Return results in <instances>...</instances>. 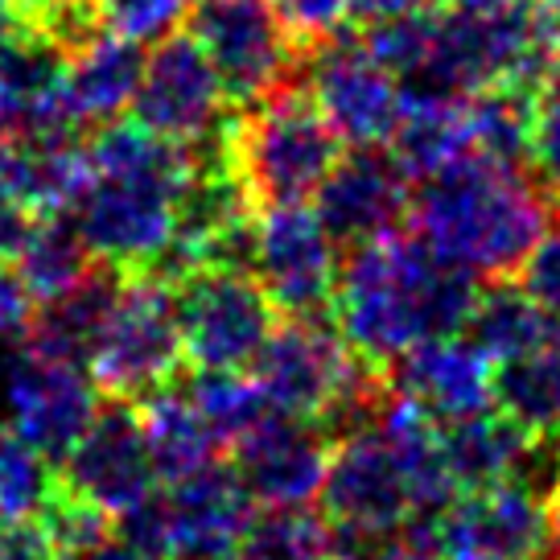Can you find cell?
Segmentation results:
<instances>
[{
  "label": "cell",
  "instance_id": "obj_1",
  "mask_svg": "<svg viewBox=\"0 0 560 560\" xmlns=\"http://www.w3.org/2000/svg\"><path fill=\"white\" fill-rule=\"evenodd\" d=\"M470 268L441 260L420 235L392 231L350 247L334 289V322L354 354L392 368L404 350L466 330L478 301Z\"/></svg>",
  "mask_w": 560,
  "mask_h": 560
},
{
  "label": "cell",
  "instance_id": "obj_2",
  "mask_svg": "<svg viewBox=\"0 0 560 560\" xmlns=\"http://www.w3.org/2000/svg\"><path fill=\"white\" fill-rule=\"evenodd\" d=\"M408 214L441 260L470 268L474 277L511 280L548 235L552 202L524 170L466 153L420 182Z\"/></svg>",
  "mask_w": 560,
  "mask_h": 560
},
{
  "label": "cell",
  "instance_id": "obj_3",
  "mask_svg": "<svg viewBox=\"0 0 560 560\" xmlns=\"http://www.w3.org/2000/svg\"><path fill=\"white\" fill-rule=\"evenodd\" d=\"M194 174L190 144H165L158 158L137 165L91 170V186L74 202L79 231L95 260L120 272H153L174 247L182 194Z\"/></svg>",
  "mask_w": 560,
  "mask_h": 560
},
{
  "label": "cell",
  "instance_id": "obj_4",
  "mask_svg": "<svg viewBox=\"0 0 560 560\" xmlns=\"http://www.w3.org/2000/svg\"><path fill=\"white\" fill-rule=\"evenodd\" d=\"M231 165L256 207L305 202L342 158V137L314 91L284 83L231 116Z\"/></svg>",
  "mask_w": 560,
  "mask_h": 560
},
{
  "label": "cell",
  "instance_id": "obj_5",
  "mask_svg": "<svg viewBox=\"0 0 560 560\" xmlns=\"http://www.w3.org/2000/svg\"><path fill=\"white\" fill-rule=\"evenodd\" d=\"M186 342L177 322L174 280L158 272H132L107 317V330L91 354V375L112 400H144L182 375Z\"/></svg>",
  "mask_w": 560,
  "mask_h": 560
},
{
  "label": "cell",
  "instance_id": "obj_6",
  "mask_svg": "<svg viewBox=\"0 0 560 560\" xmlns=\"http://www.w3.org/2000/svg\"><path fill=\"white\" fill-rule=\"evenodd\" d=\"M182 342L194 368L244 371L272 338L280 310L240 268H194L174 284Z\"/></svg>",
  "mask_w": 560,
  "mask_h": 560
},
{
  "label": "cell",
  "instance_id": "obj_7",
  "mask_svg": "<svg viewBox=\"0 0 560 560\" xmlns=\"http://www.w3.org/2000/svg\"><path fill=\"white\" fill-rule=\"evenodd\" d=\"M186 30L210 54L231 107H247L284 83H298L293 74L305 54L268 0H194Z\"/></svg>",
  "mask_w": 560,
  "mask_h": 560
},
{
  "label": "cell",
  "instance_id": "obj_8",
  "mask_svg": "<svg viewBox=\"0 0 560 560\" xmlns=\"http://www.w3.org/2000/svg\"><path fill=\"white\" fill-rule=\"evenodd\" d=\"M132 107L144 128L174 144H202L231 124L228 88L190 30H174L153 46V54H144Z\"/></svg>",
  "mask_w": 560,
  "mask_h": 560
},
{
  "label": "cell",
  "instance_id": "obj_9",
  "mask_svg": "<svg viewBox=\"0 0 560 560\" xmlns=\"http://www.w3.org/2000/svg\"><path fill=\"white\" fill-rule=\"evenodd\" d=\"M338 240L305 202L260 207L252 277L284 317H322L338 289Z\"/></svg>",
  "mask_w": 560,
  "mask_h": 560
},
{
  "label": "cell",
  "instance_id": "obj_10",
  "mask_svg": "<svg viewBox=\"0 0 560 560\" xmlns=\"http://www.w3.org/2000/svg\"><path fill=\"white\" fill-rule=\"evenodd\" d=\"M540 37V9H462L450 4L438 25V50L424 74L400 88H441L454 95H478L503 88L520 58Z\"/></svg>",
  "mask_w": 560,
  "mask_h": 560
},
{
  "label": "cell",
  "instance_id": "obj_11",
  "mask_svg": "<svg viewBox=\"0 0 560 560\" xmlns=\"http://www.w3.org/2000/svg\"><path fill=\"white\" fill-rule=\"evenodd\" d=\"M100 400L104 396L91 368L58 354H42L25 342L4 368V404H9L13 429L25 441H34L54 466H62V457L91 429L95 412L104 408Z\"/></svg>",
  "mask_w": 560,
  "mask_h": 560
},
{
  "label": "cell",
  "instance_id": "obj_12",
  "mask_svg": "<svg viewBox=\"0 0 560 560\" xmlns=\"http://www.w3.org/2000/svg\"><path fill=\"white\" fill-rule=\"evenodd\" d=\"M58 487L116 520L158 490V466L149 454L137 404L107 396V404L91 420V429L62 457Z\"/></svg>",
  "mask_w": 560,
  "mask_h": 560
},
{
  "label": "cell",
  "instance_id": "obj_13",
  "mask_svg": "<svg viewBox=\"0 0 560 560\" xmlns=\"http://www.w3.org/2000/svg\"><path fill=\"white\" fill-rule=\"evenodd\" d=\"M354 368L359 354L322 317L280 314L272 338L252 359V380L260 384L272 412L317 420L354 375Z\"/></svg>",
  "mask_w": 560,
  "mask_h": 560
},
{
  "label": "cell",
  "instance_id": "obj_14",
  "mask_svg": "<svg viewBox=\"0 0 560 560\" xmlns=\"http://www.w3.org/2000/svg\"><path fill=\"white\" fill-rule=\"evenodd\" d=\"M314 198L338 247H363L400 231L412 210V177L387 144H350Z\"/></svg>",
  "mask_w": 560,
  "mask_h": 560
},
{
  "label": "cell",
  "instance_id": "obj_15",
  "mask_svg": "<svg viewBox=\"0 0 560 560\" xmlns=\"http://www.w3.org/2000/svg\"><path fill=\"white\" fill-rule=\"evenodd\" d=\"M441 560H520L548 544V503L524 482L457 490L433 515Z\"/></svg>",
  "mask_w": 560,
  "mask_h": 560
},
{
  "label": "cell",
  "instance_id": "obj_16",
  "mask_svg": "<svg viewBox=\"0 0 560 560\" xmlns=\"http://www.w3.org/2000/svg\"><path fill=\"white\" fill-rule=\"evenodd\" d=\"M310 91L326 120L338 128L342 144H384L396 132L404 107L400 79L387 74L363 37L350 30L322 42L310 58Z\"/></svg>",
  "mask_w": 560,
  "mask_h": 560
},
{
  "label": "cell",
  "instance_id": "obj_17",
  "mask_svg": "<svg viewBox=\"0 0 560 560\" xmlns=\"http://www.w3.org/2000/svg\"><path fill=\"white\" fill-rule=\"evenodd\" d=\"M334 441L310 417L268 412L235 441V470L260 508H310L322 499Z\"/></svg>",
  "mask_w": 560,
  "mask_h": 560
},
{
  "label": "cell",
  "instance_id": "obj_18",
  "mask_svg": "<svg viewBox=\"0 0 560 560\" xmlns=\"http://www.w3.org/2000/svg\"><path fill=\"white\" fill-rule=\"evenodd\" d=\"M322 508L338 532H392L420 515L400 457L380 429L334 441Z\"/></svg>",
  "mask_w": 560,
  "mask_h": 560
},
{
  "label": "cell",
  "instance_id": "obj_19",
  "mask_svg": "<svg viewBox=\"0 0 560 560\" xmlns=\"http://www.w3.org/2000/svg\"><path fill=\"white\" fill-rule=\"evenodd\" d=\"M387 380L441 424L494 408V359L478 342H462L457 334L404 350L387 368Z\"/></svg>",
  "mask_w": 560,
  "mask_h": 560
},
{
  "label": "cell",
  "instance_id": "obj_20",
  "mask_svg": "<svg viewBox=\"0 0 560 560\" xmlns=\"http://www.w3.org/2000/svg\"><path fill=\"white\" fill-rule=\"evenodd\" d=\"M174 560H231L256 520V499L235 466L210 462L170 482L165 494Z\"/></svg>",
  "mask_w": 560,
  "mask_h": 560
},
{
  "label": "cell",
  "instance_id": "obj_21",
  "mask_svg": "<svg viewBox=\"0 0 560 560\" xmlns=\"http://www.w3.org/2000/svg\"><path fill=\"white\" fill-rule=\"evenodd\" d=\"M91 186L88 140L74 132H9L0 149V190L34 214L74 210Z\"/></svg>",
  "mask_w": 560,
  "mask_h": 560
},
{
  "label": "cell",
  "instance_id": "obj_22",
  "mask_svg": "<svg viewBox=\"0 0 560 560\" xmlns=\"http://www.w3.org/2000/svg\"><path fill=\"white\" fill-rule=\"evenodd\" d=\"M124 280H128V272H120L116 264L100 260L79 284L62 289L58 298L37 301L34 317H30V330L21 334L25 347L88 368L107 330V317H112V310H116V301L124 293Z\"/></svg>",
  "mask_w": 560,
  "mask_h": 560
},
{
  "label": "cell",
  "instance_id": "obj_23",
  "mask_svg": "<svg viewBox=\"0 0 560 560\" xmlns=\"http://www.w3.org/2000/svg\"><path fill=\"white\" fill-rule=\"evenodd\" d=\"M404 107L387 149L400 158L412 182L441 174L470 149V100L441 88H400Z\"/></svg>",
  "mask_w": 560,
  "mask_h": 560
},
{
  "label": "cell",
  "instance_id": "obj_24",
  "mask_svg": "<svg viewBox=\"0 0 560 560\" xmlns=\"http://www.w3.org/2000/svg\"><path fill=\"white\" fill-rule=\"evenodd\" d=\"M140 74H144V50L140 42L104 30L67 58V100L79 128L83 124H112L137 100Z\"/></svg>",
  "mask_w": 560,
  "mask_h": 560
},
{
  "label": "cell",
  "instance_id": "obj_25",
  "mask_svg": "<svg viewBox=\"0 0 560 560\" xmlns=\"http://www.w3.org/2000/svg\"><path fill=\"white\" fill-rule=\"evenodd\" d=\"M140 420H144V441H149L158 478L165 482H177V478L219 462L223 441L198 412V404L190 400L182 380H170L165 387L149 392L140 400Z\"/></svg>",
  "mask_w": 560,
  "mask_h": 560
},
{
  "label": "cell",
  "instance_id": "obj_26",
  "mask_svg": "<svg viewBox=\"0 0 560 560\" xmlns=\"http://www.w3.org/2000/svg\"><path fill=\"white\" fill-rule=\"evenodd\" d=\"M441 438H445V462L457 490H478L511 482L536 433L508 417L503 408H487L478 417L441 424Z\"/></svg>",
  "mask_w": 560,
  "mask_h": 560
},
{
  "label": "cell",
  "instance_id": "obj_27",
  "mask_svg": "<svg viewBox=\"0 0 560 560\" xmlns=\"http://www.w3.org/2000/svg\"><path fill=\"white\" fill-rule=\"evenodd\" d=\"M466 330H470V342H478L494 363L532 354L560 338L557 322L527 298L524 284H511V280H490L478 293Z\"/></svg>",
  "mask_w": 560,
  "mask_h": 560
},
{
  "label": "cell",
  "instance_id": "obj_28",
  "mask_svg": "<svg viewBox=\"0 0 560 560\" xmlns=\"http://www.w3.org/2000/svg\"><path fill=\"white\" fill-rule=\"evenodd\" d=\"M18 277L25 280V289L34 293V301L58 298L62 289L79 284L95 268V252L79 231L74 210H54V214H37L30 240L18 256Z\"/></svg>",
  "mask_w": 560,
  "mask_h": 560
},
{
  "label": "cell",
  "instance_id": "obj_29",
  "mask_svg": "<svg viewBox=\"0 0 560 560\" xmlns=\"http://www.w3.org/2000/svg\"><path fill=\"white\" fill-rule=\"evenodd\" d=\"M494 408L532 433L560 429V338L532 354L494 363Z\"/></svg>",
  "mask_w": 560,
  "mask_h": 560
},
{
  "label": "cell",
  "instance_id": "obj_30",
  "mask_svg": "<svg viewBox=\"0 0 560 560\" xmlns=\"http://www.w3.org/2000/svg\"><path fill=\"white\" fill-rule=\"evenodd\" d=\"M532 104L536 95L515 88H487L470 95V149L503 170L532 165Z\"/></svg>",
  "mask_w": 560,
  "mask_h": 560
},
{
  "label": "cell",
  "instance_id": "obj_31",
  "mask_svg": "<svg viewBox=\"0 0 560 560\" xmlns=\"http://www.w3.org/2000/svg\"><path fill=\"white\" fill-rule=\"evenodd\" d=\"M231 560H334V527L310 508H268Z\"/></svg>",
  "mask_w": 560,
  "mask_h": 560
},
{
  "label": "cell",
  "instance_id": "obj_32",
  "mask_svg": "<svg viewBox=\"0 0 560 560\" xmlns=\"http://www.w3.org/2000/svg\"><path fill=\"white\" fill-rule=\"evenodd\" d=\"M182 387L190 392V400L198 404V412L207 417V424L219 433L223 445H235L247 429L260 417L272 412V404L264 400V392L256 380H244L240 371H207L198 368L194 375H177Z\"/></svg>",
  "mask_w": 560,
  "mask_h": 560
},
{
  "label": "cell",
  "instance_id": "obj_33",
  "mask_svg": "<svg viewBox=\"0 0 560 560\" xmlns=\"http://www.w3.org/2000/svg\"><path fill=\"white\" fill-rule=\"evenodd\" d=\"M58 494L54 462L9 424L0 429V520H42Z\"/></svg>",
  "mask_w": 560,
  "mask_h": 560
},
{
  "label": "cell",
  "instance_id": "obj_34",
  "mask_svg": "<svg viewBox=\"0 0 560 560\" xmlns=\"http://www.w3.org/2000/svg\"><path fill=\"white\" fill-rule=\"evenodd\" d=\"M438 25L441 13L438 9H408V13H396V18L371 21L363 30V46L371 50V58L396 74L400 83L417 79L429 70L433 62V50H438Z\"/></svg>",
  "mask_w": 560,
  "mask_h": 560
},
{
  "label": "cell",
  "instance_id": "obj_35",
  "mask_svg": "<svg viewBox=\"0 0 560 560\" xmlns=\"http://www.w3.org/2000/svg\"><path fill=\"white\" fill-rule=\"evenodd\" d=\"M334 560H441L433 540V515H412L392 532H338Z\"/></svg>",
  "mask_w": 560,
  "mask_h": 560
},
{
  "label": "cell",
  "instance_id": "obj_36",
  "mask_svg": "<svg viewBox=\"0 0 560 560\" xmlns=\"http://www.w3.org/2000/svg\"><path fill=\"white\" fill-rule=\"evenodd\" d=\"M107 520L100 508H91L83 499H74L67 490L58 487L54 494V503L42 511V527H46V536L58 552H88L95 544L112 540V532H107Z\"/></svg>",
  "mask_w": 560,
  "mask_h": 560
},
{
  "label": "cell",
  "instance_id": "obj_37",
  "mask_svg": "<svg viewBox=\"0 0 560 560\" xmlns=\"http://www.w3.org/2000/svg\"><path fill=\"white\" fill-rule=\"evenodd\" d=\"M107 30L132 37V42H161L182 25L186 0H100Z\"/></svg>",
  "mask_w": 560,
  "mask_h": 560
},
{
  "label": "cell",
  "instance_id": "obj_38",
  "mask_svg": "<svg viewBox=\"0 0 560 560\" xmlns=\"http://www.w3.org/2000/svg\"><path fill=\"white\" fill-rule=\"evenodd\" d=\"M532 174L548 198H560V74L532 104Z\"/></svg>",
  "mask_w": 560,
  "mask_h": 560
},
{
  "label": "cell",
  "instance_id": "obj_39",
  "mask_svg": "<svg viewBox=\"0 0 560 560\" xmlns=\"http://www.w3.org/2000/svg\"><path fill=\"white\" fill-rule=\"evenodd\" d=\"M280 21L289 25L293 42L301 46V54H310L330 42L334 34H342L350 21V0H277Z\"/></svg>",
  "mask_w": 560,
  "mask_h": 560
},
{
  "label": "cell",
  "instance_id": "obj_40",
  "mask_svg": "<svg viewBox=\"0 0 560 560\" xmlns=\"http://www.w3.org/2000/svg\"><path fill=\"white\" fill-rule=\"evenodd\" d=\"M120 540L128 548H137L140 557L149 560H174V532H170V508L165 494H149L137 508H128L120 515Z\"/></svg>",
  "mask_w": 560,
  "mask_h": 560
},
{
  "label": "cell",
  "instance_id": "obj_41",
  "mask_svg": "<svg viewBox=\"0 0 560 560\" xmlns=\"http://www.w3.org/2000/svg\"><path fill=\"white\" fill-rule=\"evenodd\" d=\"M520 284L527 289V298L560 326V231L557 235H544L540 244H536V252L520 268Z\"/></svg>",
  "mask_w": 560,
  "mask_h": 560
},
{
  "label": "cell",
  "instance_id": "obj_42",
  "mask_svg": "<svg viewBox=\"0 0 560 560\" xmlns=\"http://www.w3.org/2000/svg\"><path fill=\"white\" fill-rule=\"evenodd\" d=\"M0 560H58L42 520H0Z\"/></svg>",
  "mask_w": 560,
  "mask_h": 560
},
{
  "label": "cell",
  "instance_id": "obj_43",
  "mask_svg": "<svg viewBox=\"0 0 560 560\" xmlns=\"http://www.w3.org/2000/svg\"><path fill=\"white\" fill-rule=\"evenodd\" d=\"M30 317H34V293L25 289L13 264H0V338L25 334Z\"/></svg>",
  "mask_w": 560,
  "mask_h": 560
},
{
  "label": "cell",
  "instance_id": "obj_44",
  "mask_svg": "<svg viewBox=\"0 0 560 560\" xmlns=\"http://www.w3.org/2000/svg\"><path fill=\"white\" fill-rule=\"evenodd\" d=\"M424 0H350V21H384L396 18V13H408V9H420Z\"/></svg>",
  "mask_w": 560,
  "mask_h": 560
},
{
  "label": "cell",
  "instance_id": "obj_45",
  "mask_svg": "<svg viewBox=\"0 0 560 560\" xmlns=\"http://www.w3.org/2000/svg\"><path fill=\"white\" fill-rule=\"evenodd\" d=\"M58 560H149L140 557L137 548H128L124 540H104L88 548V552H58Z\"/></svg>",
  "mask_w": 560,
  "mask_h": 560
},
{
  "label": "cell",
  "instance_id": "obj_46",
  "mask_svg": "<svg viewBox=\"0 0 560 560\" xmlns=\"http://www.w3.org/2000/svg\"><path fill=\"white\" fill-rule=\"evenodd\" d=\"M4 4H9L21 21H30V25H46V18H50L62 0H4Z\"/></svg>",
  "mask_w": 560,
  "mask_h": 560
},
{
  "label": "cell",
  "instance_id": "obj_47",
  "mask_svg": "<svg viewBox=\"0 0 560 560\" xmlns=\"http://www.w3.org/2000/svg\"><path fill=\"white\" fill-rule=\"evenodd\" d=\"M548 552L552 560H560V487L548 499Z\"/></svg>",
  "mask_w": 560,
  "mask_h": 560
},
{
  "label": "cell",
  "instance_id": "obj_48",
  "mask_svg": "<svg viewBox=\"0 0 560 560\" xmlns=\"http://www.w3.org/2000/svg\"><path fill=\"white\" fill-rule=\"evenodd\" d=\"M462 9H536V0H462Z\"/></svg>",
  "mask_w": 560,
  "mask_h": 560
},
{
  "label": "cell",
  "instance_id": "obj_49",
  "mask_svg": "<svg viewBox=\"0 0 560 560\" xmlns=\"http://www.w3.org/2000/svg\"><path fill=\"white\" fill-rule=\"evenodd\" d=\"M540 25L560 42V0H544V4H540Z\"/></svg>",
  "mask_w": 560,
  "mask_h": 560
},
{
  "label": "cell",
  "instance_id": "obj_50",
  "mask_svg": "<svg viewBox=\"0 0 560 560\" xmlns=\"http://www.w3.org/2000/svg\"><path fill=\"white\" fill-rule=\"evenodd\" d=\"M520 560H552V557H540V552H532V557H520Z\"/></svg>",
  "mask_w": 560,
  "mask_h": 560
},
{
  "label": "cell",
  "instance_id": "obj_51",
  "mask_svg": "<svg viewBox=\"0 0 560 560\" xmlns=\"http://www.w3.org/2000/svg\"><path fill=\"white\" fill-rule=\"evenodd\" d=\"M438 4H462V0H438Z\"/></svg>",
  "mask_w": 560,
  "mask_h": 560
},
{
  "label": "cell",
  "instance_id": "obj_52",
  "mask_svg": "<svg viewBox=\"0 0 560 560\" xmlns=\"http://www.w3.org/2000/svg\"><path fill=\"white\" fill-rule=\"evenodd\" d=\"M186 4H190V0H186Z\"/></svg>",
  "mask_w": 560,
  "mask_h": 560
}]
</instances>
